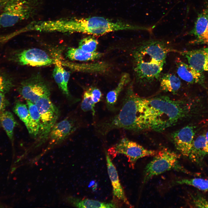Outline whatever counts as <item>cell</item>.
Wrapping results in <instances>:
<instances>
[{
    "mask_svg": "<svg viewBox=\"0 0 208 208\" xmlns=\"http://www.w3.org/2000/svg\"><path fill=\"white\" fill-rule=\"evenodd\" d=\"M98 44L97 40L90 36L81 39L79 42L78 47L84 51L93 52L96 51Z\"/></svg>",
    "mask_w": 208,
    "mask_h": 208,
    "instance_id": "4316f807",
    "label": "cell"
},
{
    "mask_svg": "<svg viewBox=\"0 0 208 208\" xmlns=\"http://www.w3.org/2000/svg\"><path fill=\"white\" fill-rule=\"evenodd\" d=\"M73 204L78 207L116 208L117 205L113 203H106L88 199L79 200L74 199Z\"/></svg>",
    "mask_w": 208,
    "mask_h": 208,
    "instance_id": "603a6c76",
    "label": "cell"
},
{
    "mask_svg": "<svg viewBox=\"0 0 208 208\" xmlns=\"http://www.w3.org/2000/svg\"><path fill=\"white\" fill-rule=\"evenodd\" d=\"M30 117V120L27 129L29 133L33 137H37L40 125L39 113L35 104L26 100Z\"/></svg>",
    "mask_w": 208,
    "mask_h": 208,
    "instance_id": "d6986e66",
    "label": "cell"
},
{
    "mask_svg": "<svg viewBox=\"0 0 208 208\" xmlns=\"http://www.w3.org/2000/svg\"><path fill=\"white\" fill-rule=\"evenodd\" d=\"M175 184L186 185L192 186L199 190L208 191V180L200 178L182 179L175 181Z\"/></svg>",
    "mask_w": 208,
    "mask_h": 208,
    "instance_id": "cb8c5ba5",
    "label": "cell"
},
{
    "mask_svg": "<svg viewBox=\"0 0 208 208\" xmlns=\"http://www.w3.org/2000/svg\"><path fill=\"white\" fill-rule=\"evenodd\" d=\"M10 58L21 65L36 67L49 65L56 62L44 51L35 48L16 53Z\"/></svg>",
    "mask_w": 208,
    "mask_h": 208,
    "instance_id": "30bf717a",
    "label": "cell"
},
{
    "mask_svg": "<svg viewBox=\"0 0 208 208\" xmlns=\"http://www.w3.org/2000/svg\"><path fill=\"white\" fill-rule=\"evenodd\" d=\"M104 55L103 53L95 51L89 52L78 48L69 47L66 53V57L72 60L86 62L100 58Z\"/></svg>",
    "mask_w": 208,
    "mask_h": 208,
    "instance_id": "e0dca14e",
    "label": "cell"
},
{
    "mask_svg": "<svg viewBox=\"0 0 208 208\" xmlns=\"http://www.w3.org/2000/svg\"><path fill=\"white\" fill-rule=\"evenodd\" d=\"M147 104V99L137 96L131 88L129 89L118 113L97 124V132L105 135L115 129L137 131L147 128L145 116Z\"/></svg>",
    "mask_w": 208,
    "mask_h": 208,
    "instance_id": "6da1fadb",
    "label": "cell"
},
{
    "mask_svg": "<svg viewBox=\"0 0 208 208\" xmlns=\"http://www.w3.org/2000/svg\"><path fill=\"white\" fill-rule=\"evenodd\" d=\"M172 50L162 41L150 40L141 42L133 53L134 62L164 66L168 53Z\"/></svg>",
    "mask_w": 208,
    "mask_h": 208,
    "instance_id": "5b68a950",
    "label": "cell"
},
{
    "mask_svg": "<svg viewBox=\"0 0 208 208\" xmlns=\"http://www.w3.org/2000/svg\"><path fill=\"white\" fill-rule=\"evenodd\" d=\"M20 94L25 100L35 103L39 99L50 96V88L39 75L32 76L21 82L18 89Z\"/></svg>",
    "mask_w": 208,
    "mask_h": 208,
    "instance_id": "ba28073f",
    "label": "cell"
},
{
    "mask_svg": "<svg viewBox=\"0 0 208 208\" xmlns=\"http://www.w3.org/2000/svg\"><path fill=\"white\" fill-rule=\"evenodd\" d=\"M63 73L64 86L67 96H69L70 95L68 89V84L70 76V73L69 72L66 71L64 68L63 69Z\"/></svg>",
    "mask_w": 208,
    "mask_h": 208,
    "instance_id": "836d02e7",
    "label": "cell"
},
{
    "mask_svg": "<svg viewBox=\"0 0 208 208\" xmlns=\"http://www.w3.org/2000/svg\"><path fill=\"white\" fill-rule=\"evenodd\" d=\"M192 203L194 207L208 208V200L199 194L192 196Z\"/></svg>",
    "mask_w": 208,
    "mask_h": 208,
    "instance_id": "f546056e",
    "label": "cell"
},
{
    "mask_svg": "<svg viewBox=\"0 0 208 208\" xmlns=\"http://www.w3.org/2000/svg\"><path fill=\"white\" fill-rule=\"evenodd\" d=\"M88 90L91 95L93 101L95 104L101 100L102 94L99 89L95 87H92Z\"/></svg>",
    "mask_w": 208,
    "mask_h": 208,
    "instance_id": "4dcf8cb0",
    "label": "cell"
},
{
    "mask_svg": "<svg viewBox=\"0 0 208 208\" xmlns=\"http://www.w3.org/2000/svg\"><path fill=\"white\" fill-rule=\"evenodd\" d=\"M207 155L208 143L205 135L203 134L194 140L188 157L192 162L201 165Z\"/></svg>",
    "mask_w": 208,
    "mask_h": 208,
    "instance_id": "2e32d148",
    "label": "cell"
},
{
    "mask_svg": "<svg viewBox=\"0 0 208 208\" xmlns=\"http://www.w3.org/2000/svg\"><path fill=\"white\" fill-rule=\"evenodd\" d=\"M208 24V9L204 10L198 16L193 29L189 34L197 39L205 32Z\"/></svg>",
    "mask_w": 208,
    "mask_h": 208,
    "instance_id": "7402d4cb",
    "label": "cell"
},
{
    "mask_svg": "<svg viewBox=\"0 0 208 208\" xmlns=\"http://www.w3.org/2000/svg\"><path fill=\"white\" fill-rule=\"evenodd\" d=\"M176 64L177 73L181 79L189 83L203 85L205 77L203 73L178 59L176 60Z\"/></svg>",
    "mask_w": 208,
    "mask_h": 208,
    "instance_id": "5bb4252c",
    "label": "cell"
},
{
    "mask_svg": "<svg viewBox=\"0 0 208 208\" xmlns=\"http://www.w3.org/2000/svg\"><path fill=\"white\" fill-rule=\"evenodd\" d=\"M105 155L107 172L112 186L114 196L122 200L129 207H132L125 195L120 182L117 170L111 159L109 155L107 152Z\"/></svg>",
    "mask_w": 208,
    "mask_h": 208,
    "instance_id": "9a60e30c",
    "label": "cell"
},
{
    "mask_svg": "<svg viewBox=\"0 0 208 208\" xmlns=\"http://www.w3.org/2000/svg\"><path fill=\"white\" fill-rule=\"evenodd\" d=\"M194 126L187 125L174 132L173 139L176 148L183 155L188 157L196 133Z\"/></svg>",
    "mask_w": 208,
    "mask_h": 208,
    "instance_id": "7c38bea8",
    "label": "cell"
},
{
    "mask_svg": "<svg viewBox=\"0 0 208 208\" xmlns=\"http://www.w3.org/2000/svg\"><path fill=\"white\" fill-rule=\"evenodd\" d=\"M17 125V122L11 112L4 111L0 113V126L3 128L12 142L13 140L14 129Z\"/></svg>",
    "mask_w": 208,
    "mask_h": 208,
    "instance_id": "44dd1931",
    "label": "cell"
},
{
    "mask_svg": "<svg viewBox=\"0 0 208 208\" xmlns=\"http://www.w3.org/2000/svg\"><path fill=\"white\" fill-rule=\"evenodd\" d=\"M187 60L188 64L198 71L208 73V47L199 49L176 51Z\"/></svg>",
    "mask_w": 208,
    "mask_h": 208,
    "instance_id": "4fadbf2b",
    "label": "cell"
},
{
    "mask_svg": "<svg viewBox=\"0 0 208 208\" xmlns=\"http://www.w3.org/2000/svg\"><path fill=\"white\" fill-rule=\"evenodd\" d=\"M4 93L0 92V113L5 111L6 107L8 104L6 99Z\"/></svg>",
    "mask_w": 208,
    "mask_h": 208,
    "instance_id": "d6a6232c",
    "label": "cell"
},
{
    "mask_svg": "<svg viewBox=\"0 0 208 208\" xmlns=\"http://www.w3.org/2000/svg\"><path fill=\"white\" fill-rule=\"evenodd\" d=\"M192 44H208V24L206 29L202 36L199 38L195 39L190 42Z\"/></svg>",
    "mask_w": 208,
    "mask_h": 208,
    "instance_id": "1f68e13d",
    "label": "cell"
},
{
    "mask_svg": "<svg viewBox=\"0 0 208 208\" xmlns=\"http://www.w3.org/2000/svg\"></svg>",
    "mask_w": 208,
    "mask_h": 208,
    "instance_id": "8d00e7d4",
    "label": "cell"
},
{
    "mask_svg": "<svg viewBox=\"0 0 208 208\" xmlns=\"http://www.w3.org/2000/svg\"><path fill=\"white\" fill-rule=\"evenodd\" d=\"M8 0H0V9L3 7Z\"/></svg>",
    "mask_w": 208,
    "mask_h": 208,
    "instance_id": "e575fe53",
    "label": "cell"
},
{
    "mask_svg": "<svg viewBox=\"0 0 208 208\" xmlns=\"http://www.w3.org/2000/svg\"><path fill=\"white\" fill-rule=\"evenodd\" d=\"M154 156L144 170L143 183H146L155 176L172 170L190 173L180 164L179 161V155L173 151L164 148Z\"/></svg>",
    "mask_w": 208,
    "mask_h": 208,
    "instance_id": "277c9868",
    "label": "cell"
},
{
    "mask_svg": "<svg viewBox=\"0 0 208 208\" xmlns=\"http://www.w3.org/2000/svg\"><path fill=\"white\" fill-rule=\"evenodd\" d=\"M95 103L93 101L91 95L88 89L83 94V98L81 104V109L84 112L91 111L92 115L95 114L94 109Z\"/></svg>",
    "mask_w": 208,
    "mask_h": 208,
    "instance_id": "83f0119b",
    "label": "cell"
},
{
    "mask_svg": "<svg viewBox=\"0 0 208 208\" xmlns=\"http://www.w3.org/2000/svg\"><path fill=\"white\" fill-rule=\"evenodd\" d=\"M53 72V77L59 88L67 96L64 84V68L62 66L61 63L58 60H56Z\"/></svg>",
    "mask_w": 208,
    "mask_h": 208,
    "instance_id": "484cf974",
    "label": "cell"
},
{
    "mask_svg": "<svg viewBox=\"0 0 208 208\" xmlns=\"http://www.w3.org/2000/svg\"><path fill=\"white\" fill-rule=\"evenodd\" d=\"M190 109L187 102L173 100L167 96L147 99L145 112L147 128L163 131L187 116Z\"/></svg>",
    "mask_w": 208,
    "mask_h": 208,
    "instance_id": "7a4b0ae2",
    "label": "cell"
},
{
    "mask_svg": "<svg viewBox=\"0 0 208 208\" xmlns=\"http://www.w3.org/2000/svg\"><path fill=\"white\" fill-rule=\"evenodd\" d=\"M143 27L122 21H115L103 17L94 16L76 19L68 23V30L94 36H100L115 31L143 30Z\"/></svg>",
    "mask_w": 208,
    "mask_h": 208,
    "instance_id": "3957f363",
    "label": "cell"
},
{
    "mask_svg": "<svg viewBox=\"0 0 208 208\" xmlns=\"http://www.w3.org/2000/svg\"><path fill=\"white\" fill-rule=\"evenodd\" d=\"M14 113L24 123L27 128L30 120L29 114L27 105L20 102L15 104L13 109Z\"/></svg>",
    "mask_w": 208,
    "mask_h": 208,
    "instance_id": "d4e9b609",
    "label": "cell"
},
{
    "mask_svg": "<svg viewBox=\"0 0 208 208\" xmlns=\"http://www.w3.org/2000/svg\"><path fill=\"white\" fill-rule=\"evenodd\" d=\"M25 0H8L0 9V28L14 26L25 19L27 9Z\"/></svg>",
    "mask_w": 208,
    "mask_h": 208,
    "instance_id": "9c48e42d",
    "label": "cell"
},
{
    "mask_svg": "<svg viewBox=\"0 0 208 208\" xmlns=\"http://www.w3.org/2000/svg\"><path fill=\"white\" fill-rule=\"evenodd\" d=\"M13 86L11 77L4 72L0 71V92L5 93Z\"/></svg>",
    "mask_w": 208,
    "mask_h": 208,
    "instance_id": "f1b7e54d",
    "label": "cell"
},
{
    "mask_svg": "<svg viewBox=\"0 0 208 208\" xmlns=\"http://www.w3.org/2000/svg\"><path fill=\"white\" fill-rule=\"evenodd\" d=\"M109 153L112 156L118 154L125 155L131 167L133 168L137 161L144 157L154 156L157 152L148 150L126 138H122L116 144L110 148Z\"/></svg>",
    "mask_w": 208,
    "mask_h": 208,
    "instance_id": "52a82bcc",
    "label": "cell"
},
{
    "mask_svg": "<svg viewBox=\"0 0 208 208\" xmlns=\"http://www.w3.org/2000/svg\"><path fill=\"white\" fill-rule=\"evenodd\" d=\"M35 104L39 113L40 122L37 138L40 142H42L47 140L50 131L57 123L60 112L51 100L50 96L42 97Z\"/></svg>",
    "mask_w": 208,
    "mask_h": 208,
    "instance_id": "8992f818",
    "label": "cell"
},
{
    "mask_svg": "<svg viewBox=\"0 0 208 208\" xmlns=\"http://www.w3.org/2000/svg\"><path fill=\"white\" fill-rule=\"evenodd\" d=\"M130 79L129 75L124 73L121 77L116 88L107 93L106 96V103L109 110L112 111L115 109V105L118 96L124 87L129 82Z\"/></svg>",
    "mask_w": 208,
    "mask_h": 208,
    "instance_id": "ac0fdd59",
    "label": "cell"
},
{
    "mask_svg": "<svg viewBox=\"0 0 208 208\" xmlns=\"http://www.w3.org/2000/svg\"><path fill=\"white\" fill-rule=\"evenodd\" d=\"M205 136H206L207 140L208 143V130L207 131V132L206 133L205 135Z\"/></svg>",
    "mask_w": 208,
    "mask_h": 208,
    "instance_id": "d590c367",
    "label": "cell"
},
{
    "mask_svg": "<svg viewBox=\"0 0 208 208\" xmlns=\"http://www.w3.org/2000/svg\"><path fill=\"white\" fill-rule=\"evenodd\" d=\"M181 82L179 77L170 73L164 74L160 81V89L164 91L175 93L181 86Z\"/></svg>",
    "mask_w": 208,
    "mask_h": 208,
    "instance_id": "ffe728a7",
    "label": "cell"
},
{
    "mask_svg": "<svg viewBox=\"0 0 208 208\" xmlns=\"http://www.w3.org/2000/svg\"><path fill=\"white\" fill-rule=\"evenodd\" d=\"M79 127L74 118L67 117L56 123L50 131L47 140L51 145L58 144L66 139Z\"/></svg>",
    "mask_w": 208,
    "mask_h": 208,
    "instance_id": "8fae6325",
    "label": "cell"
}]
</instances>
